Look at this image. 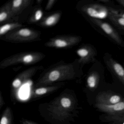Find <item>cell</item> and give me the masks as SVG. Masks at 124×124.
<instances>
[{
	"label": "cell",
	"instance_id": "obj_25",
	"mask_svg": "<svg viewBox=\"0 0 124 124\" xmlns=\"http://www.w3.org/2000/svg\"><path fill=\"white\" fill-rule=\"evenodd\" d=\"M5 104V102H4L3 98L2 96V93L0 92V109Z\"/></svg>",
	"mask_w": 124,
	"mask_h": 124
},
{
	"label": "cell",
	"instance_id": "obj_2",
	"mask_svg": "<svg viewBox=\"0 0 124 124\" xmlns=\"http://www.w3.org/2000/svg\"><path fill=\"white\" fill-rule=\"evenodd\" d=\"M74 107L72 98L67 96H62L56 99L48 106V109L54 119L63 121L70 117Z\"/></svg>",
	"mask_w": 124,
	"mask_h": 124
},
{
	"label": "cell",
	"instance_id": "obj_7",
	"mask_svg": "<svg viewBox=\"0 0 124 124\" xmlns=\"http://www.w3.org/2000/svg\"><path fill=\"white\" fill-rule=\"evenodd\" d=\"M42 69H43L42 66L32 67L19 74L12 82V93L14 95L17 96L19 90L24 83L33 77L38 70Z\"/></svg>",
	"mask_w": 124,
	"mask_h": 124
},
{
	"label": "cell",
	"instance_id": "obj_29",
	"mask_svg": "<svg viewBox=\"0 0 124 124\" xmlns=\"http://www.w3.org/2000/svg\"><path fill=\"white\" fill-rule=\"evenodd\" d=\"M42 2V0H38L37 1V3H38V4L41 3Z\"/></svg>",
	"mask_w": 124,
	"mask_h": 124
},
{
	"label": "cell",
	"instance_id": "obj_5",
	"mask_svg": "<svg viewBox=\"0 0 124 124\" xmlns=\"http://www.w3.org/2000/svg\"><path fill=\"white\" fill-rule=\"evenodd\" d=\"M81 40V37L76 35L56 36L50 39L45 43V46L49 47L67 48L76 45Z\"/></svg>",
	"mask_w": 124,
	"mask_h": 124
},
{
	"label": "cell",
	"instance_id": "obj_27",
	"mask_svg": "<svg viewBox=\"0 0 124 124\" xmlns=\"http://www.w3.org/2000/svg\"><path fill=\"white\" fill-rule=\"evenodd\" d=\"M117 2L119 3V4L124 7V0H118Z\"/></svg>",
	"mask_w": 124,
	"mask_h": 124
},
{
	"label": "cell",
	"instance_id": "obj_9",
	"mask_svg": "<svg viewBox=\"0 0 124 124\" xmlns=\"http://www.w3.org/2000/svg\"><path fill=\"white\" fill-rule=\"evenodd\" d=\"M77 54L79 57L78 62L80 64H85L92 62L94 60L96 53L90 46H85L78 48Z\"/></svg>",
	"mask_w": 124,
	"mask_h": 124
},
{
	"label": "cell",
	"instance_id": "obj_18",
	"mask_svg": "<svg viewBox=\"0 0 124 124\" xmlns=\"http://www.w3.org/2000/svg\"><path fill=\"white\" fill-rule=\"evenodd\" d=\"M22 24L18 22L8 23L1 26L0 28V36H4L9 32L21 28Z\"/></svg>",
	"mask_w": 124,
	"mask_h": 124
},
{
	"label": "cell",
	"instance_id": "obj_1",
	"mask_svg": "<svg viewBox=\"0 0 124 124\" xmlns=\"http://www.w3.org/2000/svg\"><path fill=\"white\" fill-rule=\"evenodd\" d=\"M77 75L74 63L61 64L47 70L40 78L36 85L42 87L56 82L71 80L75 78Z\"/></svg>",
	"mask_w": 124,
	"mask_h": 124
},
{
	"label": "cell",
	"instance_id": "obj_12",
	"mask_svg": "<svg viewBox=\"0 0 124 124\" xmlns=\"http://www.w3.org/2000/svg\"><path fill=\"white\" fill-rule=\"evenodd\" d=\"M106 63L110 70L124 85V69L122 66L112 58L107 59Z\"/></svg>",
	"mask_w": 124,
	"mask_h": 124
},
{
	"label": "cell",
	"instance_id": "obj_20",
	"mask_svg": "<svg viewBox=\"0 0 124 124\" xmlns=\"http://www.w3.org/2000/svg\"><path fill=\"white\" fill-rule=\"evenodd\" d=\"M107 120L116 124H124V114L121 115L107 114Z\"/></svg>",
	"mask_w": 124,
	"mask_h": 124
},
{
	"label": "cell",
	"instance_id": "obj_10",
	"mask_svg": "<svg viewBox=\"0 0 124 124\" xmlns=\"http://www.w3.org/2000/svg\"><path fill=\"white\" fill-rule=\"evenodd\" d=\"M123 100L122 98L119 95L106 92L99 93L96 98V103L107 105L116 104Z\"/></svg>",
	"mask_w": 124,
	"mask_h": 124
},
{
	"label": "cell",
	"instance_id": "obj_14",
	"mask_svg": "<svg viewBox=\"0 0 124 124\" xmlns=\"http://www.w3.org/2000/svg\"><path fill=\"white\" fill-rule=\"evenodd\" d=\"M61 13L58 12L54 13L45 18L41 22V26L46 27L53 26L56 24L61 18Z\"/></svg>",
	"mask_w": 124,
	"mask_h": 124
},
{
	"label": "cell",
	"instance_id": "obj_22",
	"mask_svg": "<svg viewBox=\"0 0 124 124\" xmlns=\"http://www.w3.org/2000/svg\"><path fill=\"white\" fill-rule=\"evenodd\" d=\"M43 13L41 9H38L35 12L34 14L31 19V21L37 22L41 20L43 16Z\"/></svg>",
	"mask_w": 124,
	"mask_h": 124
},
{
	"label": "cell",
	"instance_id": "obj_8",
	"mask_svg": "<svg viewBox=\"0 0 124 124\" xmlns=\"http://www.w3.org/2000/svg\"><path fill=\"white\" fill-rule=\"evenodd\" d=\"M90 20L116 43L119 45L124 46V43L119 35L110 24L99 19L91 18Z\"/></svg>",
	"mask_w": 124,
	"mask_h": 124
},
{
	"label": "cell",
	"instance_id": "obj_11",
	"mask_svg": "<svg viewBox=\"0 0 124 124\" xmlns=\"http://www.w3.org/2000/svg\"><path fill=\"white\" fill-rule=\"evenodd\" d=\"M95 107L99 110L107 114L121 115L124 114V99L114 105H107L96 103Z\"/></svg>",
	"mask_w": 124,
	"mask_h": 124
},
{
	"label": "cell",
	"instance_id": "obj_3",
	"mask_svg": "<svg viewBox=\"0 0 124 124\" xmlns=\"http://www.w3.org/2000/svg\"><path fill=\"white\" fill-rule=\"evenodd\" d=\"M46 55L38 52H24L16 54L3 59L0 63V69H3L11 66L22 64L31 65L39 62Z\"/></svg>",
	"mask_w": 124,
	"mask_h": 124
},
{
	"label": "cell",
	"instance_id": "obj_28",
	"mask_svg": "<svg viewBox=\"0 0 124 124\" xmlns=\"http://www.w3.org/2000/svg\"><path fill=\"white\" fill-rule=\"evenodd\" d=\"M98 1L103 3H108L109 2V0H98Z\"/></svg>",
	"mask_w": 124,
	"mask_h": 124
},
{
	"label": "cell",
	"instance_id": "obj_15",
	"mask_svg": "<svg viewBox=\"0 0 124 124\" xmlns=\"http://www.w3.org/2000/svg\"><path fill=\"white\" fill-rule=\"evenodd\" d=\"M59 85L41 87L33 90L31 93V97L36 98L53 92L59 88Z\"/></svg>",
	"mask_w": 124,
	"mask_h": 124
},
{
	"label": "cell",
	"instance_id": "obj_17",
	"mask_svg": "<svg viewBox=\"0 0 124 124\" xmlns=\"http://www.w3.org/2000/svg\"><path fill=\"white\" fill-rule=\"evenodd\" d=\"M99 74L96 71L91 72L87 77L86 80L87 85L88 88L90 89H95L97 88L99 83Z\"/></svg>",
	"mask_w": 124,
	"mask_h": 124
},
{
	"label": "cell",
	"instance_id": "obj_6",
	"mask_svg": "<svg viewBox=\"0 0 124 124\" xmlns=\"http://www.w3.org/2000/svg\"><path fill=\"white\" fill-rule=\"evenodd\" d=\"M82 10L92 18L99 20L108 18L110 14L116 11L111 8L97 4L85 5L83 6Z\"/></svg>",
	"mask_w": 124,
	"mask_h": 124
},
{
	"label": "cell",
	"instance_id": "obj_21",
	"mask_svg": "<svg viewBox=\"0 0 124 124\" xmlns=\"http://www.w3.org/2000/svg\"><path fill=\"white\" fill-rule=\"evenodd\" d=\"M117 11H116L115 13L110 14L108 17L109 19L115 24L124 29V18L115 14V13Z\"/></svg>",
	"mask_w": 124,
	"mask_h": 124
},
{
	"label": "cell",
	"instance_id": "obj_13",
	"mask_svg": "<svg viewBox=\"0 0 124 124\" xmlns=\"http://www.w3.org/2000/svg\"><path fill=\"white\" fill-rule=\"evenodd\" d=\"M32 2L31 0H14L11 2L13 18L21 13L31 5Z\"/></svg>",
	"mask_w": 124,
	"mask_h": 124
},
{
	"label": "cell",
	"instance_id": "obj_24",
	"mask_svg": "<svg viewBox=\"0 0 124 124\" xmlns=\"http://www.w3.org/2000/svg\"><path fill=\"white\" fill-rule=\"evenodd\" d=\"M21 122L22 124H38L34 122L25 119H22Z\"/></svg>",
	"mask_w": 124,
	"mask_h": 124
},
{
	"label": "cell",
	"instance_id": "obj_19",
	"mask_svg": "<svg viewBox=\"0 0 124 124\" xmlns=\"http://www.w3.org/2000/svg\"><path fill=\"white\" fill-rule=\"evenodd\" d=\"M13 115L10 107H8L4 111L1 117L0 124H11Z\"/></svg>",
	"mask_w": 124,
	"mask_h": 124
},
{
	"label": "cell",
	"instance_id": "obj_26",
	"mask_svg": "<svg viewBox=\"0 0 124 124\" xmlns=\"http://www.w3.org/2000/svg\"><path fill=\"white\" fill-rule=\"evenodd\" d=\"M115 14L117 16H121V17H123V18H124V12H121V13H119L117 11L116 13H115Z\"/></svg>",
	"mask_w": 124,
	"mask_h": 124
},
{
	"label": "cell",
	"instance_id": "obj_23",
	"mask_svg": "<svg viewBox=\"0 0 124 124\" xmlns=\"http://www.w3.org/2000/svg\"><path fill=\"white\" fill-rule=\"evenodd\" d=\"M56 2V0H49L45 8L46 10H49L53 8L54 5Z\"/></svg>",
	"mask_w": 124,
	"mask_h": 124
},
{
	"label": "cell",
	"instance_id": "obj_4",
	"mask_svg": "<svg viewBox=\"0 0 124 124\" xmlns=\"http://www.w3.org/2000/svg\"><path fill=\"white\" fill-rule=\"evenodd\" d=\"M40 32L29 28H19L4 35L3 39L13 43L30 42L40 38Z\"/></svg>",
	"mask_w": 124,
	"mask_h": 124
},
{
	"label": "cell",
	"instance_id": "obj_16",
	"mask_svg": "<svg viewBox=\"0 0 124 124\" xmlns=\"http://www.w3.org/2000/svg\"><path fill=\"white\" fill-rule=\"evenodd\" d=\"M13 18L11 10V2L3 5L0 10V22L1 23Z\"/></svg>",
	"mask_w": 124,
	"mask_h": 124
}]
</instances>
